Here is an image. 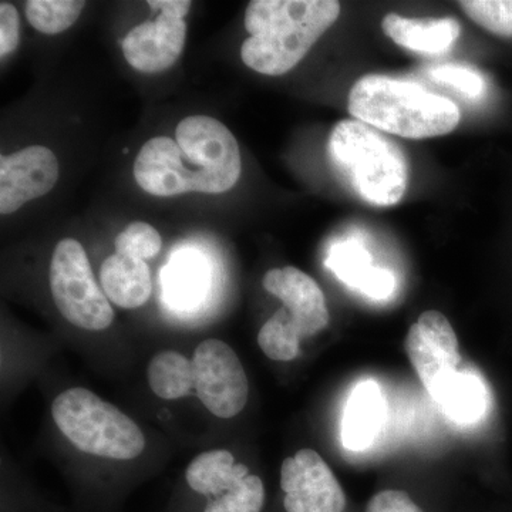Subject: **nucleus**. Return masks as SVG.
I'll use <instances>...</instances> for the list:
<instances>
[{
    "label": "nucleus",
    "mask_w": 512,
    "mask_h": 512,
    "mask_svg": "<svg viewBox=\"0 0 512 512\" xmlns=\"http://www.w3.org/2000/svg\"><path fill=\"white\" fill-rule=\"evenodd\" d=\"M241 170L237 138L220 120L207 116L181 121L175 140L151 138L134 161L137 184L156 197L222 194L238 183Z\"/></svg>",
    "instance_id": "nucleus-1"
},
{
    "label": "nucleus",
    "mask_w": 512,
    "mask_h": 512,
    "mask_svg": "<svg viewBox=\"0 0 512 512\" xmlns=\"http://www.w3.org/2000/svg\"><path fill=\"white\" fill-rule=\"evenodd\" d=\"M339 15L335 0H252L245 12L249 37L242 43V62L268 76L291 72Z\"/></svg>",
    "instance_id": "nucleus-2"
},
{
    "label": "nucleus",
    "mask_w": 512,
    "mask_h": 512,
    "mask_svg": "<svg viewBox=\"0 0 512 512\" xmlns=\"http://www.w3.org/2000/svg\"><path fill=\"white\" fill-rule=\"evenodd\" d=\"M348 107L356 120L413 140L446 136L461 117L456 103L447 97L384 74L360 77L350 90Z\"/></svg>",
    "instance_id": "nucleus-3"
},
{
    "label": "nucleus",
    "mask_w": 512,
    "mask_h": 512,
    "mask_svg": "<svg viewBox=\"0 0 512 512\" xmlns=\"http://www.w3.org/2000/svg\"><path fill=\"white\" fill-rule=\"evenodd\" d=\"M330 163L340 178L367 204L392 207L409 185V164L402 148L369 124L342 120L328 143Z\"/></svg>",
    "instance_id": "nucleus-4"
},
{
    "label": "nucleus",
    "mask_w": 512,
    "mask_h": 512,
    "mask_svg": "<svg viewBox=\"0 0 512 512\" xmlns=\"http://www.w3.org/2000/svg\"><path fill=\"white\" fill-rule=\"evenodd\" d=\"M265 291L284 303L258 333V345L269 359L291 362L301 340L328 328L329 309L315 279L295 266L271 269L264 276Z\"/></svg>",
    "instance_id": "nucleus-5"
},
{
    "label": "nucleus",
    "mask_w": 512,
    "mask_h": 512,
    "mask_svg": "<svg viewBox=\"0 0 512 512\" xmlns=\"http://www.w3.org/2000/svg\"><path fill=\"white\" fill-rule=\"evenodd\" d=\"M56 426L80 451L113 460H134L146 448L140 427L111 403L74 387L52 404Z\"/></svg>",
    "instance_id": "nucleus-6"
},
{
    "label": "nucleus",
    "mask_w": 512,
    "mask_h": 512,
    "mask_svg": "<svg viewBox=\"0 0 512 512\" xmlns=\"http://www.w3.org/2000/svg\"><path fill=\"white\" fill-rule=\"evenodd\" d=\"M50 291L63 318L76 328L99 332L113 323L109 298L97 285L86 251L76 239H63L53 252Z\"/></svg>",
    "instance_id": "nucleus-7"
},
{
    "label": "nucleus",
    "mask_w": 512,
    "mask_h": 512,
    "mask_svg": "<svg viewBox=\"0 0 512 512\" xmlns=\"http://www.w3.org/2000/svg\"><path fill=\"white\" fill-rule=\"evenodd\" d=\"M148 6L158 12L157 18L131 29L121 47L127 63L138 72L161 73L170 69L183 52L187 37L184 18L191 2L150 0Z\"/></svg>",
    "instance_id": "nucleus-8"
},
{
    "label": "nucleus",
    "mask_w": 512,
    "mask_h": 512,
    "mask_svg": "<svg viewBox=\"0 0 512 512\" xmlns=\"http://www.w3.org/2000/svg\"><path fill=\"white\" fill-rule=\"evenodd\" d=\"M194 386L202 404L214 416L231 419L248 402L247 373L234 349L218 339H208L192 357Z\"/></svg>",
    "instance_id": "nucleus-9"
},
{
    "label": "nucleus",
    "mask_w": 512,
    "mask_h": 512,
    "mask_svg": "<svg viewBox=\"0 0 512 512\" xmlns=\"http://www.w3.org/2000/svg\"><path fill=\"white\" fill-rule=\"evenodd\" d=\"M281 488L286 512H345V491L328 464L315 450L303 448L285 458Z\"/></svg>",
    "instance_id": "nucleus-10"
},
{
    "label": "nucleus",
    "mask_w": 512,
    "mask_h": 512,
    "mask_svg": "<svg viewBox=\"0 0 512 512\" xmlns=\"http://www.w3.org/2000/svg\"><path fill=\"white\" fill-rule=\"evenodd\" d=\"M404 346L420 382L430 394L458 372L463 360L456 332L439 311L421 313L407 333Z\"/></svg>",
    "instance_id": "nucleus-11"
},
{
    "label": "nucleus",
    "mask_w": 512,
    "mask_h": 512,
    "mask_svg": "<svg viewBox=\"0 0 512 512\" xmlns=\"http://www.w3.org/2000/svg\"><path fill=\"white\" fill-rule=\"evenodd\" d=\"M59 180V161L47 147L30 146L0 157V212L13 214L49 194Z\"/></svg>",
    "instance_id": "nucleus-12"
},
{
    "label": "nucleus",
    "mask_w": 512,
    "mask_h": 512,
    "mask_svg": "<svg viewBox=\"0 0 512 512\" xmlns=\"http://www.w3.org/2000/svg\"><path fill=\"white\" fill-rule=\"evenodd\" d=\"M326 265L340 281L376 301L389 299L396 289L393 272L373 265L365 245L356 239H346L333 245Z\"/></svg>",
    "instance_id": "nucleus-13"
},
{
    "label": "nucleus",
    "mask_w": 512,
    "mask_h": 512,
    "mask_svg": "<svg viewBox=\"0 0 512 512\" xmlns=\"http://www.w3.org/2000/svg\"><path fill=\"white\" fill-rule=\"evenodd\" d=\"M384 35L396 45L420 55H441L454 46L461 26L456 19H410L389 13L382 22Z\"/></svg>",
    "instance_id": "nucleus-14"
},
{
    "label": "nucleus",
    "mask_w": 512,
    "mask_h": 512,
    "mask_svg": "<svg viewBox=\"0 0 512 512\" xmlns=\"http://www.w3.org/2000/svg\"><path fill=\"white\" fill-rule=\"evenodd\" d=\"M384 421V397L379 384L366 380L350 394L342 421V441L352 451L372 446Z\"/></svg>",
    "instance_id": "nucleus-15"
},
{
    "label": "nucleus",
    "mask_w": 512,
    "mask_h": 512,
    "mask_svg": "<svg viewBox=\"0 0 512 512\" xmlns=\"http://www.w3.org/2000/svg\"><path fill=\"white\" fill-rule=\"evenodd\" d=\"M100 284L109 301L123 309L140 308L153 292L146 262L117 254L109 256L101 265Z\"/></svg>",
    "instance_id": "nucleus-16"
},
{
    "label": "nucleus",
    "mask_w": 512,
    "mask_h": 512,
    "mask_svg": "<svg viewBox=\"0 0 512 512\" xmlns=\"http://www.w3.org/2000/svg\"><path fill=\"white\" fill-rule=\"evenodd\" d=\"M164 296L175 309L195 308L207 295L210 269L198 252H178L163 272Z\"/></svg>",
    "instance_id": "nucleus-17"
},
{
    "label": "nucleus",
    "mask_w": 512,
    "mask_h": 512,
    "mask_svg": "<svg viewBox=\"0 0 512 512\" xmlns=\"http://www.w3.org/2000/svg\"><path fill=\"white\" fill-rule=\"evenodd\" d=\"M431 397L439 403L448 419L457 423H476L487 413V387L474 373L458 370L447 377Z\"/></svg>",
    "instance_id": "nucleus-18"
},
{
    "label": "nucleus",
    "mask_w": 512,
    "mask_h": 512,
    "mask_svg": "<svg viewBox=\"0 0 512 512\" xmlns=\"http://www.w3.org/2000/svg\"><path fill=\"white\" fill-rule=\"evenodd\" d=\"M249 476V468L235 463L228 450H212L194 458L185 471V480L195 493L217 498Z\"/></svg>",
    "instance_id": "nucleus-19"
},
{
    "label": "nucleus",
    "mask_w": 512,
    "mask_h": 512,
    "mask_svg": "<svg viewBox=\"0 0 512 512\" xmlns=\"http://www.w3.org/2000/svg\"><path fill=\"white\" fill-rule=\"evenodd\" d=\"M147 375L151 390L160 399H183L195 389L192 360L174 350H165L154 356L148 365Z\"/></svg>",
    "instance_id": "nucleus-20"
},
{
    "label": "nucleus",
    "mask_w": 512,
    "mask_h": 512,
    "mask_svg": "<svg viewBox=\"0 0 512 512\" xmlns=\"http://www.w3.org/2000/svg\"><path fill=\"white\" fill-rule=\"evenodd\" d=\"M84 6L82 0H30L26 3V16L40 33L57 35L76 23Z\"/></svg>",
    "instance_id": "nucleus-21"
},
{
    "label": "nucleus",
    "mask_w": 512,
    "mask_h": 512,
    "mask_svg": "<svg viewBox=\"0 0 512 512\" xmlns=\"http://www.w3.org/2000/svg\"><path fill=\"white\" fill-rule=\"evenodd\" d=\"M461 10L491 35L512 40V0H463Z\"/></svg>",
    "instance_id": "nucleus-22"
},
{
    "label": "nucleus",
    "mask_w": 512,
    "mask_h": 512,
    "mask_svg": "<svg viewBox=\"0 0 512 512\" xmlns=\"http://www.w3.org/2000/svg\"><path fill=\"white\" fill-rule=\"evenodd\" d=\"M264 504V483L258 476L249 474L227 493L212 498L204 512H261Z\"/></svg>",
    "instance_id": "nucleus-23"
},
{
    "label": "nucleus",
    "mask_w": 512,
    "mask_h": 512,
    "mask_svg": "<svg viewBox=\"0 0 512 512\" xmlns=\"http://www.w3.org/2000/svg\"><path fill=\"white\" fill-rule=\"evenodd\" d=\"M427 73L434 82L446 84L467 99L481 100L487 96V79L474 67L464 64H439L431 67Z\"/></svg>",
    "instance_id": "nucleus-24"
},
{
    "label": "nucleus",
    "mask_w": 512,
    "mask_h": 512,
    "mask_svg": "<svg viewBox=\"0 0 512 512\" xmlns=\"http://www.w3.org/2000/svg\"><path fill=\"white\" fill-rule=\"evenodd\" d=\"M163 247V239L156 228L147 222H133L116 238V254L141 261L154 258Z\"/></svg>",
    "instance_id": "nucleus-25"
},
{
    "label": "nucleus",
    "mask_w": 512,
    "mask_h": 512,
    "mask_svg": "<svg viewBox=\"0 0 512 512\" xmlns=\"http://www.w3.org/2000/svg\"><path fill=\"white\" fill-rule=\"evenodd\" d=\"M365 512H424L409 494L400 490L379 491L370 498Z\"/></svg>",
    "instance_id": "nucleus-26"
},
{
    "label": "nucleus",
    "mask_w": 512,
    "mask_h": 512,
    "mask_svg": "<svg viewBox=\"0 0 512 512\" xmlns=\"http://www.w3.org/2000/svg\"><path fill=\"white\" fill-rule=\"evenodd\" d=\"M19 13L9 2L0 3V56L6 57L19 46Z\"/></svg>",
    "instance_id": "nucleus-27"
}]
</instances>
